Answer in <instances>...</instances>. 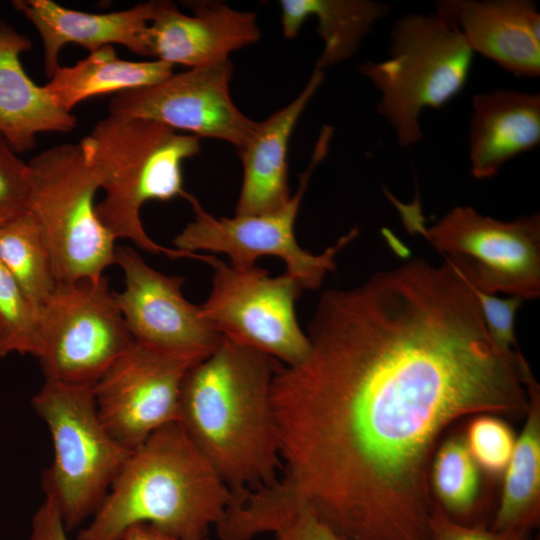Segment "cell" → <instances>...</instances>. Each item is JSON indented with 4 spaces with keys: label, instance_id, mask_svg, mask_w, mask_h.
<instances>
[{
    "label": "cell",
    "instance_id": "4316f807",
    "mask_svg": "<svg viewBox=\"0 0 540 540\" xmlns=\"http://www.w3.org/2000/svg\"><path fill=\"white\" fill-rule=\"evenodd\" d=\"M464 440L478 467L496 476L504 473L516 438L503 420L492 414H480L468 425Z\"/></svg>",
    "mask_w": 540,
    "mask_h": 540
},
{
    "label": "cell",
    "instance_id": "f1b7e54d",
    "mask_svg": "<svg viewBox=\"0 0 540 540\" xmlns=\"http://www.w3.org/2000/svg\"><path fill=\"white\" fill-rule=\"evenodd\" d=\"M30 195L28 163L0 136V224L27 211Z\"/></svg>",
    "mask_w": 540,
    "mask_h": 540
},
{
    "label": "cell",
    "instance_id": "ba28073f",
    "mask_svg": "<svg viewBox=\"0 0 540 540\" xmlns=\"http://www.w3.org/2000/svg\"><path fill=\"white\" fill-rule=\"evenodd\" d=\"M332 135L333 128L325 125L307 169L299 176L296 193L275 211L217 218L188 194L186 200L192 205L194 218L173 239L176 249L187 253H223L236 268L252 267L261 256L279 257L285 263V273L303 289L320 287L326 274L336 269L338 253L358 235L353 228L320 254L302 249L296 240L295 222L301 201L314 170L328 153Z\"/></svg>",
    "mask_w": 540,
    "mask_h": 540
},
{
    "label": "cell",
    "instance_id": "9a60e30c",
    "mask_svg": "<svg viewBox=\"0 0 540 540\" xmlns=\"http://www.w3.org/2000/svg\"><path fill=\"white\" fill-rule=\"evenodd\" d=\"M193 14L180 12L170 1H158L145 35L146 56L190 68L229 59L261 36L254 12L222 1H190Z\"/></svg>",
    "mask_w": 540,
    "mask_h": 540
},
{
    "label": "cell",
    "instance_id": "7402d4cb",
    "mask_svg": "<svg viewBox=\"0 0 540 540\" xmlns=\"http://www.w3.org/2000/svg\"><path fill=\"white\" fill-rule=\"evenodd\" d=\"M174 65L160 61L120 58L113 46L90 52L73 66H59L44 86L54 103L71 113L90 97L141 89L173 74Z\"/></svg>",
    "mask_w": 540,
    "mask_h": 540
},
{
    "label": "cell",
    "instance_id": "9c48e42d",
    "mask_svg": "<svg viewBox=\"0 0 540 540\" xmlns=\"http://www.w3.org/2000/svg\"><path fill=\"white\" fill-rule=\"evenodd\" d=\"M39 322L45 381L94 387L134 342L104 274L58 283Z\"/></svg>",
    "mask_w": 540,
    "mask_h": 540
},
{
    "label": "cell",
    "instance_id": "1f68e13d",
    "mask_svg": "<svg viewBox=\"0 0 540 540\" xmlns=\"http://www.w3.org/2000/svg\"><path fill=\"white\" fill-rule=\"evenodd\" d=\"M32 525L38 527L47 540H68L61 515L54 502L47 497L36 511Z\"/></svg>",
    "mask_w": 540,
    "mask_h": 540
},
{
    "label": "cell",
    "instance_id": "4dcf8cb0",
    "mask_svg": "<svg viewBox=\"0 0 540 540\" xmlns=\"http://www.w3.org/2000/svg\"><path fill=\"white\" fill-rule=\"evenodd\" d=\"M430 540H529V532L495 531L480 524H463L434 503L430 519Z\"/></svg>",
    "mask_w": 540,
    "mask_h": 540
},
{
    "label": "cell",
    "instance_id": "2e32d148",
    "mask_svg": "<svg viewBox=\"0 0 540 540\" xmlns=\"http://www.w3.org/2000/svg\"><path fill=\"white\" fill-rule=\"evenodd\" d=\"M475 53L517 77L540 76V13L530 0H440Z\"/></svg>",
    "mask_w": 540,
    "mask_h": 540
},
{
    "label": "cell",
    "instance_id": "d4e9b609",
    "mask_svg": "<svg viewBox=\"0 0 540 540\" xmlns=\"http://www.w3.org/2000/svg\"><path fill=\"white\" fill-rule=\"evenodd\" d=\"M479 469L463 437L449 438L435 453L430 485L436 494V503L458 522L470 516L476 507L480 490Z\"/></svg>",
    "mask_w": 540,
    "mask_h": 540
},
{
    "label": "cell",
    "instance_id": "f546056e",
    "mask_svg": "<svg viewBox=\"0 0 540 540\" xmlns=\"http://www.w3.org/2000/svg\"><path fill=\"white\" fill-rule=\"evenodd\" d=\"M475 290V289H474ZM487 332L495 345L504 353L512 354L519 350L515 336L516 313L523 300L519 297L509 296L500 298L475 290Z\"/></svg>",
    "mask_w": 540,
    "mask_h": 540
},
{
    "label": "cell",
    "instance_id": "484cf974",
    "mask_svg": "<svg viewBox=\"0 0 540 540\" xmlns=\"http://www.w3.org/2000/svg\"><path fill=\"white\" fill-rule=\"evenodd\" d=\"M39 326V311L0 263V356L18 353L38 357Z\"/></svg>",
    "mask_w": 540,
    "mask_h": 540
},
{
    "label": "cell",
    "instance_id": "d6a6232c",
    "mask_svg": "<svg viewBox=\"0 0 540 540\" xmlns=\"http://www.w3.org/2000/svg\"><path fill=\"white\" fill-rule=\"evenodd\" d=\"M118 540H189L161 532L147 524H136L124 531ZM199 540H209L207 538Z\"/></svg>",
    "mask_w": 540,
    "mask_h": 540
},
{
    "label": "cell",
    "instance_id": "ffe728a7",
    "mask_svg": "<svg viewBox=\"0 0 540 540\" xmlns=\"http://www.w3.org/2000/svg\"><path fill=\"white\" fill-rule=\"evenodd\" d=\"M31 47L26 35L0 21V136L17 154L31 150L40 133H67L77 125L25 72L21 54Z\"/></svg>",
    "mask_w": 540,
    "mask_h": 540
},
{
    "label": "cell",
    "instance_id": "e0dca14e",
    "mask_svg": "<svg viewBox=\"0 0 540 540\" xmlns=\"http://www.w3.org/2000/svg\"><path fill=\"white\" fill-rule=\"evenodd\" d=\"M12 5L37 30L43 45L44 70L51 78L60 66L59 55L67 44L80 45L89 52L119 44L146 56L144 35L158 1L108 13L73 10L52 0H15Z\"/></svg>",
    "mask_w": 540,
    "mask_h": 540
},
{
    "label": "cell",
    "instance_id": "6da1fadb",
    "mask_svg": "<svg viewBox=\"0 0 540 540\" xmlns=\"http://www.w3.org/2000/svg\"><path fill=\"white\" fill-rule=\"evenodd\" d=\"M306 335L271 388L283 478L348 540H430L440 434L465 415H525L527 361L495 345L447 261L324 291Z\"/></svg>",
    "mask_w": 540,
    "mask_h": 540
},
{
    "label": "cell",
    "instance_id": "30bf717a",
    "mask_svg": "<svg viewBox=\"0 0 540 540\" xmlns=\"http://www.w3.org/2000/svg\"><path fill=\"white\" fill-rule=\"evenodd\" d=\"M418 230L473 289L523 301L539 297V213L505 221L456 206Z\"/></svg>",
    "mask_w": 540,
    "mask_h": 540
},
{
    "label": "cell",
    "instance_id": "44dd1931",
    "mask_svg": "<svg viewBox=\"0 0 540 540\" xmlns=\"http://www.w3.org/2000/svg\"><path fill=\"white\" fill-rule=\"evenodd\" d=\"M285 38L297 36L304 22L315 17L323 51L315 68L323 70L354 56L364 38L391 6L373 0H281Z\"/></svg>",
    "mask_w": 540,
    "mask_h": 540
},
{
    "label": "cell",
    "instance_id": "603a6c76",
    "mask_svg": "<svg viewBox=\"0 0 540 540\" xmlns=\"http://www.w3.org/2000/svg\"><path fill=\"white\" fill-rule=\"evenodd\" d=\"M526 420L516 439L508 465L499 507L491 529L529 532L540 516V388L533 378L527 384Z\"/></svg>",
    "mask_w": 540,
    "mask_h": 540
},
{
    "label": "cell",
    "instance_id": "5b68a950",
    "mask_svg": "<svg viewBox=\"0 0 540 540\" xmlns=\"http://www.w3.org/2000/svg\"><path fill=\"white\" fill-rule=\"evenodd\" d=\"M389 38L387 58L364 62L358 71L380 92L377 112L398 144L409 148L423 139L422 112L442 108L464 89L475 54L437 10L397 18Z\"/></svg>",
    "mask_w": 540,
    "mask_h": 540
},
{
    "label": "cell",
    "instance_id": "8992f818",
    "mask_svg": "<svg viewBox=\"0 0 540 540\" xmlns=\"http://www.w3.org/2000/svg\"><path fill=\"white\" fill-rule=\"evenodd\" d=\"M32 407L53 445L52 463L42 476L45 497L72 530L98 510L131 450L105 428L93 387L45 381Z\"/></svg>",
    "mask_w": 540,
    "mask_h": 540
},
{
    "label": "cell",
    "instance_id": "ac0fdd59",
    "mask_svg": "<svg viewBox=\"0 0 540 540\" xmlns=\"http://www.w3.org/2000/svg\"><path fill=\"white\" fill-rule=\"evenodd\" d=\"M324 80L314 68L307 84L288 105L257 122L248 142L238 150L243 178L235 215L275 211L291 198L288 184V146L291 134Z\"/></svg>",
    "mask_w": 540,
    "mask_h": 540
},
{
    "label": "cell",
    "instance_id": "277c9868",
    "mask_svg": "<svg viewBox=\"0 0 540 540\" xmlns=\"http://www.w3.org/2000/svg\"><path fill=\"white\" fill-rule=\"evenodd\" d=\"M80 143L105 192L96 204L97 216L116 239H128L153 254L203 260V254L153 241L140 217L148 201L186 199L182 164L199 154L200 138L155 121L109 114Z\"/></svg>",
    "mask_w": 540,
    "mask_h": 540
},
{
    "label": "cell",
    "instance_id": "7a4b0ae2",
    "mask_svg": "<svg viewBox=\"0 0 540 540\" xmlns=\"http://www.w3.org/2000/svg\"><path fill=\"white\" fill-rule=\"evenodd\" d=\"M282 365L223 337L184 377L179 423L231 491L277 480L282 460L271 388Z\"/></svg>",
    "mask_w": 540,
    "mask_h": 540
},
{
    "label": "cell",
    "instance_id": "8fae6325",
    "mask_svg": "<svg viewBox=\"0 0 540 540\" xmlns=\"http://www.w3.org/2000/svg\"><path fill=\"white\" fill-rule=\"evenodd\" d=\"M212 288L202 312L224 338L267 354L284 366L300 362L310 343L297 320L296 302L303 290L285 272L271 276L252 266L236 268L208 255Z\"/></svg>",
    "mask_w": 540,
    "mask_h": 540
},
{
    "label": "cell",
    "instance_id": "52a82bcc",
    "mask_svg": "<svg viewBox=\"0 0 540 540\" xmlns=\"http://www.w3.org/2000/svg\"><path fill=\"white\" fill-rule=\"evenodd\" d=\"M28 166V210L49 246L57 282L103 275L115 264L116 238L97 216L100 178L81 143L50 147Z\"/></svg>",
    "mask_w": 540,
    "mask_h": 540
},
{
    "label": "cell",
    "instance_id": "cb8c5ba5",
    "mask_svg": "<svg viewBox=\"0 0 540 540\" xmlns=\"http://www.w3.org/2000/svg\"><path fill=\"white\" fill-rule=\"evenodd\" d=\"M0 263L40 311L58 282L49 246L29 210L0 224Z\"/></svg>",
    "mask_w": 540,
    "mask_h": 540
},
{
    "label": "cell",
    "instance_id": "3957f363",
    "mask_svg": "<svg viewBox=\"0 0 540 540\" xmlns=\"http://www.w3.org/2000/svg\"><path fill=\"white\" fill-rule=\"evenodd\" d=\"M230 499L229 487L174 422L131 450L78 540H118L136 524L183 539L207 538Z\"/></svg>",
    "mask_w": 540,
    "mask_h": 540
},
{
    "label": "cell",
    "instance_id": "d6986e66",
    "mask_svg": "<svg viewBox=\"0 0 540 540\" xmlns=\"http://www.w3.org/2000/svg\"><path fill=\"white\" fill-rule=\"evenodd\" d=\"M469 124L470 172L479 180L540 143V94L514 89L477 93Z\"/></svg>",
    "mask_w": 540,
    "mask_h": 540
},
{
    "label": "cell",
    "instance_id": "7c38bea8",
    "mask_svg": "<svg viewBox=\"0 0 540 540\" xmlns=\"http://www.w3.org/2000/svg\"><path fill=\"white\" fill-rule=\"evenodd\" d=\"M230 59L172 74L149 87L116 94L109 114L155 121L178 132L225 141L237 150L257 122L233 102Z\"/></svg>",
    "mask_w": 540,
    "mask_h": 540
},
{
    "label": "cell",
    "instance_id": "5bb4252c",
    "mask_svg": "<svg viewBox=\"0 0 540 540\" xmlns=\"http://www.w3.org/2000/svg\"><path fill=\"white\" fill-rule=\"evenodd\" d=\"M194 364L134 341L93 387L99 417L114 439L133 450L179 422L183 380Z\"/></svg>",
    "mask_w": 540,
    "mask_h": 540
},
{
    "label": "cell",
    "instance_id": "4fadbf2b",
    "mask_svg": "<svg viewBox=\"0 0 540 540\" xmlns=\"http://www.w3.org/2000/svg\"><path fill=\"white\" fill-rule=\"evenodd\" d=\"M115 264L125 283L115 300L136 343L193 363L217 349L223 336L183 296L182 276L155 270L128 246L116 248Z\"/></svg>",
    "mask_w": 540,
    "mask_h": 540
},
{
    "label": "cell",
    "instance_id": "83f0119b",
    "mask_svg": "<svg viewBox=\"0 0 540 540\" xmlns=\"http://www.w3.org/2000/svg\"><path fill=\"white\" fill-rule=\"evenodd\" d=\"M264 533L276 540H348L299 497L283 504L267 521Z\"/></svg>",
    "mask_w": 540,
    "mask_h": 540
}]
</instances>
